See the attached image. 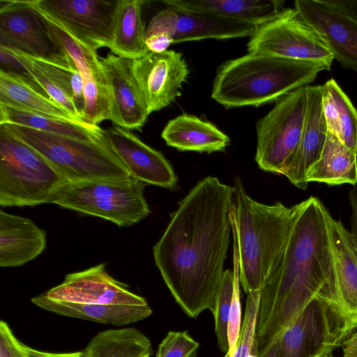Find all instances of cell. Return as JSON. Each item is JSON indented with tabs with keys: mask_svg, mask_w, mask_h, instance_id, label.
<instances>
[{
	"mask_svg": "<svg viewBox=\"0 0 357 357\" xmlns=\"http://www.w3.org/2000/svg\"><path fill=\"white\" fill-rule=\"evenodd\" d=\"M234 186L208 176L178 208L153 249L154 261L176 303L191 318L212 313L230 241Z\"/></svg>",
	"mask_w": 357,
	"mask_h": 357,
	"instance_id": "6da1fadb",
	"label": "cell"
},
{
	"mask_svg": "<svg viewBox=\"0 0 357 357\" xmlns=\"http://www.w3.org/2000/svg\"><path fill=\"white\" fill-rule=\"evenodd\" d=\"M294 206V221L280 261L260 290L255 330L257 355L313 298H323L341 306L328 223L331 214L313 196Z\"/></svg>",
	"mask_w": 357,
	"mask_h": 357,
	"instance_id": "7a4b0ae2",
	"label": "cell"
},
{
	"mask_svg": "<svg viewBox=\"0 0 357 357\" xmlns=\"http://www.w3.org/2000/svg\"><path fill=\"white\" fill-rule=\"evenodd\" d=\"M234 188L231 232L238 250L239 281L248 294L260 291L278 267L293 227L295 206L257 202L239 178Z\"/></svg>",
	"mask_w": 357,
	"mask_h": 357,
	"instance_id": "3957f363",
	"label": "cell"
},
{
	"mask_svg": "<svg viewBox=\"0 0 357 357\" xmlns=\"http://www.w3.org/2000/svg\"><path fill=\"white\" fill-rule=\"evenodd\" d=\"M322 70L317 63L248 53L219 67L211 98L227 109L257 107L307 86Z\"/></svg>",
	"mask_w": 357,
	"mask_h": 357,
	"instance_id": "277c9868",
	"label": "cell"
},
{
	"mask_svg": "<svg viewBox=\"0 0 357 357\" xmlns=\"http://www.w3.org/2000/svg\"><path fill=\"white\" fill-rule=\"evenodd\" d=\"M68 183L38 151L0 124V205L50 204Z\"/></svg>",
	"mask_w": 357,
	"mask_h": 357,
	"instance_id": "5b68a950",
	"label": "cell"
},
{
	"mask_svg": "<svg viewBox=\"0 0 357 357\" xmlns=\"http://www.w3.org/2000/svg\"><path fill=\"white\" fill-rule=\"evenodd\" d=\"M3 125L42 154L70 183L131 176L105 136L100 141L91 142L14 124Z\"/></svg>",
	"mask_w": 357,
	"mask_h": 357,
	"instance_id": "8992f818",
	"label": "cell"
},
{
	"mask_svg": "<svg viewBox=\"0 0 357 357\" xmlns=\"http://www.w3.org/2000/svg\"><path fill=\"white\" fill-rule=\"evenodd\" d=\"M144 185L132 176L68 182L56 192L50 204L129 227L150 213Z\"/></svg>",
	"mask_w": 357,
	"mask_h": 357,
	"instance_id": "52a82bcc",
	"label": "cell"
},
{
	"mask_svg": "<svg viewBox=\"0 0 357 357\" xmlns=\"http://www.w3.org/2000/svg\"><path fill=\"white\" fill-rule=\"evenodd\" d=\"M356 329L340 305L314 298L281 334L278 357L331 355Z\"/></svg>",
	"mask_w": 357,
	"mask_h": 357,
	"instance_id": "ba28073f",
	"label": "cell"
},
{
	"mask_svg": "<svg viewBox=\"0 0 357 357\" xmlns=\"http://www.w3.org/2000/svg\"><path fill=\"white\" fill-rule=\"evenodd\" d=\"M306 112L305 86L276 101L258 121L255 161L261 169L284 174L300 143Z\"/></svg>",
	"mask_w": 357,
	"mask_h": 357,
	"instance_id": "9c48e42d",
	"label": "cell"
},
{
	"mask_svg": "<svg viewBox=\"0 0 357 357\" xmlns=\"http://www.w3.org/2000/svg\"><path fill=\"white\" fill-rule=\"evenodd\" d=\"M248 53L309 61L329 70L334 57L315 30L295 9L286 8L273 20L257 27L248 43Z\"/></svg>",
	"mask_w": 357,
	"mask_h": 357,
	"instance_id": "30bf717a",
	"label": "cell"
},
{
	"mask_svg": "<svg viewBox=\"0 0 357 357\" xmlns=\"http://www.w3.org/2000/svg\"><path fill=\"white\" fill-rule=\"evenodd\" d=\"M0 47L61 66L75 67L31 1H0Z\"/></svg>",
	"mask_w": 357,
	"mask_h": 357,
	"instance_id": "8fae6325",
	"label": "cell"
},
{
	"mask_svg": "<svg viewBox=\"0 0 357 357\" xmlns=\"http://www.w3.org/2000/svg\"><path fill=\"white\" fill-rule=\"evenodd\" d=\"M83 47L96 52L111 46L119 0H32Z\"/></svg>",
	"mask_w": 357,
	"mask_h": 357,
	"instance_id": "7c38bea8",
	"label": "cell"
},
{
	"mask_svg": "<svg viewBox=\"0 0 357 357\" xmlns=\"http://www.w3.org/2000/svg\"><path fill=\"white\" fill-rule=\"evenodd\" d=\"M258 26L216 15L167 6L150 21L146 36L162 33L174 43L252 36Z\"/></svg>",
	"mask_w": 357,
	"mask_h": 357,
	"instance_id": "4fadbf2b",
	"label": "cell"
},
{
	"mask_svg": "<svg viewBox=\"0 0 357 357\" xmlns=\"http://www.w3.org/2000/svg\"><path fill=\"white\" fill-rule=\"evenodd\" d=\"M134 76L146 101L149 113L160 110L181 96L189 70L180 52H149L132 60Z\"/></svg>",
	"mask_w": 357,
	"mask_h": 357,
	"instance_id": "5bb4252c",
	"label": "cell"
},
{
	"mask_svg": "<svg viewBox=\"0 0 357 357\" xmlns=\"http://www.w3.org/2000/svg\"><path fill=\"white\" fill-rule=\"evenodd\" d=\"M46 297L61 301L89 304L145 305L142 296L112 277L105 265L68 274L59 285L43 293Z\"/></svg>",
	"mask_w": 357,
	"mask_h": 357,
	"instance_id": "9a60e30c",
	"label": "cell"
},
{
	"mask_svg": "<svg viewBox=\"0 0 357 357\" xmlns=\"http://www.w3.org/2000/svg\"><path fill=\"white\" fill-rule=\"evenodd\" d=\"M294 9L315 30L334 59L357 73V20L322 0H296Z\"/></svg>",
	"mask_w": 357,
	"mask_h": 357,
	"instance_id": "2e32d148",
	"label": "cell"
},
{
	"mask_svg": "<svg viewBox=\"0 0 357 357\" xmlns=\"http://www.w3.org/2000/svg\"><path fill=\"white\" fill-rule=\"evenodd\" d=\"M99 59L108 88L109 120L127 130H140L149 113L133 74L132 60L112 53Z\"/></svg>",
	"mask_w": 357,
	"mask_h": 357,
	"instance_id": "e0dca14e",
	"label": "cell"
},
{
	"mask_svg": "<svg viewBox=\"0 0 357 357\" xmlns=\"http://www.w3.org/2000/svg\"><path fill=\"white\" fill-rule=\"evenodd\" d=\"M112 150L135 178L167 189L176 187L178 178L169 162L128 130L114 125L105 131Z\"/></svg>",
	"mask_w": 357,
	"mask_h": 357,
	"instance_id": "ac0fdd59",
	"label": "cell"
},
{
	"mask_svg": "<svg viewBox=\"0 0 357 357\" xmlns=\"http://www.w3.org/2000/svg\"><path fill=\"white\" fill-rule=\"evenodd\" d=\"M307 112L298 146L284 176L305 190L307 172L319 159L328 132L322 108V85L306 86Z\"/></svg>",
	"mask_w": 357,
	"mask_h": 357,
	"instance_id": "d6986e66",
	"label": "cell"
},
{
	"mask_svg": "<svg viewBox=\"0 0 357 357\" xmlns=\"http://www.w3.org/2000/svg\"><path fill=\"white\" fill-rule=\"evenodd\" d=\"M46 233L31 220L0 211V266L15 267L40 255Z\"/></svg>",
	"mask_w": 357,
	"mask_h": 357,
	"instance_id": "ffe728a7",
	"label": "cell"
},
{
	"mask_svg": "<svg viewBox=\"0 0 357 357\" xmlns=\"http://www.w3.org/2000/svg\"><path fill=\"white\" fill-rule=\"evenodd\" d=\"M328 223L340 303L357 326V250L351 233L340 220L330 215Z\"/></svg>",
	"mask_w": 357,
	"mask_h": 357,
	"instance_id": "44dd1931",
	"label": "cell"
},
{
	"mask_svg": "<svg viewBox=\"0 0 357 357\" xmlns=\"http://www.w3.org/2000/svg\"><path fill=\"white\" fill-rule=\"evenodd\" d=\"M167 6L216 15L253 26H261L280 15L286 8L278 0H170Z\"/></svg>",
	"mask_w": 357,
	"mask_h": 357,
	"instance_id": "7402d4cb",
	"label": "cell"
},
{
	"mask_svg": "<svg viewBox=\"0 0 357 357\" xmlns=\"http://www.w3.org/2000/svg\"><path fill=\"white\" fill-rule=\"evenodd\" d=\"M41 309L65 317L89 320L103 324L123 326L149 317L152 310L145 305L89 304L56 301L43 294L31 298Z\"/></svg>",
	"mask_w": 357,
	"mask_h": 357,
	"instance_id": "603a6c76",
	"label": "cell"
},
{
	"mask_svg": "<svg viewBox=\"0 0 357 357\" xmlns=\"http://www.w3.org/2000/svg\"><path fill=\"white\" fill-rule=\"evenodd\" d=\"M161 137L168 146L181 151H222L230 142L229 137L213 123L186 114L170 120Z\"/></svg>",
	"mask_w": 357,
	"mask_h": 357,
	"instance_id": "cb8c5ba5",
	"label": "cell"
},
{
	"mask_svg": "<svg viewBox=\"0 0 357 357\" xmlns=\"http://www.w3.org/2000/svg\"><path fill=\"white\" fill-rule=\"evenodd\" d=\"M144 3L141 0H119L109 47L114 54L135 60L150 52L146 45V29L142 17Z\"/></svg>",
	"mask_w": 357,
	"mask_h": 357,
	"instance_id": "d4e9b609",
	"label": "cell"
},
{
	"mask_svg": "<svg viewBox=\"0 0 357 357\" xmlns=\"http://www.w3.org/2000/svg\"><path fill=\"white\" fill-rule=\"evenodd\" d=\"M0 124H14L91 142L102 140L105 131L98 126L59 119L2 104H0Z\"/></svg>",
	"mask_w": 357,
	"mask_h": 357,
	"instance_id": "484cf974",
	"label": "cell"
},
{
	"mask_svg": "<svg viewBox=\"0 0 357 357\" xmlns=\"http://www.w3.org/2000/svg\"><path fill=\"white\" fill-rule=\"evenodd\" d=\"M306 181L330 185L357 183V154L328 132L319 159L307 172Z\"/></svg>",
	"mask_w": 357,
	"mask_h": 357,
	"instance_id": "4316f807",
	"label": "cell"
},
{
	"mask_svg": "<svg viewBox=\"0 0 357 357\" xmlns=\"http://www.w3.org/2000/svg\"><path fill=\"white\" fill-rule=\"evenodd\" d=\"M322 86V108L328 132L357 154V110L334 79Z\"/></svg>",
	"mask_w": 357,
	"mask_h": 357,
	"instance_id": "83f0119b",
	"label": "cell"
},
{
	"mask_svg": "<svg viewBox=\"0 0 357 357\" xmlns=\"http://www.w3.org/2000/svg\"><path fill=\"white\" fill-rule=\"evenodd\" d=\"M0 104L59 119L82 123L52 98L43 95L20 79L1 70Z\"/></svg>",
	"mask_w": 357,
	"mask_h": 357,
	"instance_id": "f1b7e54d",
	"label": "cell"
},
{
	"mask_svg": "<svg viewBox=\"0 0 357 357\" xmlns=\"http://www.w3.org/2000/svg\"><path fill=\"white\" fill-rule=\"evenodd\" d=\"M84 357H146L151 356V340L135 328L97 333L83 350Z\"/></svg>",
	"mask_w": 357,
	"mask_h": 357,
	"instance_id": "f546056e",
	"label": "cell"
},
{
	"mask_svg": "<svg viewBox=\"0 0 357 357\" xmlns=\"http://www.w3.org/2000/svg\"><path fill=\"white\" fill-rule=\"evenodd\" d=\"M31 61L73 102L80 119L84 109L83 80L77 67L67 68L29 55Z\"/></svg>",
	"mask_w": 357,
	"mask_h": 357,
	"instance_id": "4dcf8cb0",
	"label": "cell"
},
{
	"mask_svg": "<svg viewBox=\"0 0 357 357\" xmlns=\"http://www.w3.org/2000/svg\"><path fill=\"white\" fill-rule=\"evenodd\" d=\"M234 292L233 271H224L218 291L215 309L213 312L215 321V332L221 351H229L228 322Z\"/></svg>",
	"mask_w": 357,
	"mask_h": 357,
	"instance_id": "1f68e13d",
	"label": "cell"
},
{
	"mask_svg": "<svg viewBox=\"0 0 357 357\" xmlns=\"http://www.w3.org/2000/svg\"><path fill=\"white\" fill-rule=\"evenodd\" d=\"M260 298V291L248 294L243 321L234 352L230 357L257 356L255 330Z\"/></svg>",
	"mask_w": 357,
	"mask_h": 357,
	"instance_id": "d6a6232c",
	"label": "cell"
},
{
	"mask_svg": "<svg viewBox=\"0 0 357 357\" xmlns=\"http://www.w3.org/2000/svg\"><path fill=\"white\" fill-rule=\"evenodd\" d=\"M6 49L20 61L51 98L66 109L77 120L83 123L78 116L71 99L31 61L28 54L16 50Z\"/></svg>",
	"mask_w": 357,
	"mask_h": 357,
	"instance_id": "836d02e7",
	"label": "cell"
},
{
	"mask_svg": "<svg viewBox=\"0 0 357 357\" xmlns=\"http://www.w3.org/2000/svg\"><path fill=\"white\" fill-rule=\"evenodd\" d=\"M199 347L187 331H169L159 344L156 357H195Z\"/></svg>",
	"mask_w": 357,
	"mask_h": 357,
	"instance_id": "e575fe53",
	"label": "cell"
},
{
	"mask_svg": "<svg viewBox=\"0 0 357 357\" xmlns=\"http://www.w3.org/2000/svg\"><path fill=\"white\" fill-rule=\"evenodd\" d=\"M0 70L20 79L43 95L50 97L20 61L3 47H0Z\"/></svg>",
	"mask_w": 357,
	"mask_h": 357,
	"instance_id": "d590c367",
	"label": "cell"
},
{
	"mask_svg": "<svg viewBox=\"0 0 357 357\" xmlns=\"http://www.w3.org/2000/svg\"><path fill=\"white\" fill-rule=\"evenodd\" d=\"M0 357H28L23 343L14 335L8 324L0 321Z\"/></svg>",
	"mask_w": 357,
	"mask_h": 357,
	"instance_id": "8d00e7d4",
	"label": "cell"
},
{
	"mask_svg": "<svg viewBox=\"0 0 357 357\" xmlns=\"http://www.w3.org/2000/svg\"><path fill=\"white\" fill-rule=\"evenodd\" d=\"M172 44V39L165 34L155 33L146 36V45L150 52H164Z\"/></svg>",
	"mask_w": 357,
	"mask_h": 357,
	"instance_id": "74e56055",
	"label": "cell"
},
{
	"mask_svg": "<svg viewBox=\"0 0 357 357\" xmlns=\"http://www.w3.org/2000/svg\"><path fill=\"white\" fill-rule=\"evenodd\" d=\"M322 1L357 20V0H322Z\"/></svg>",
	"mask_w": 357,
	"mask_h": 357,
	"instance_id": "f35d334b",
	"label": "cell"
},
{
	"mask_svg": "<svg viewBox=\"0 0 357 357\" xmlns=\"http://www.w3.org/2000/svg\"><path fill=\"white\" fill-rule=\"evenodd\" d=\"M349 192V204L351 208L350 218L351 235L357 250V183Z\"/></svg>",
	"mask_w": 357,
	"mask_h": 357,
	"instance_id": "ab89813d",
	"label": "cell"
},
{
	"mask_svg": "<svg viewBox=\"0 0 357 357\" xmlns=\"http://www.w3.org/2000/svg\"><path fill=\"white\" fill-rule=\"evenodd\" d=\"M28 357H84L83 351L70 353H51L33 349L23 344Z\"/></svg>",
	"mask_w": 357,
	"mask_h": 357,
	"instance_id": "60d3db41",
	"label": "cell"
},
{
	"mask_svg": "<svg viewBox=\"0 0 357 357\" xmlns=\"http://www.w3.org/2000/svg\"><path fill=\"white\" fill-rule=\"evenodd\" d=\"M342 357H357V329L342 344Z\"/></svg>",
	"mask_w": 357,
	"mask_h": 357,
	"instance_id": "b9f144b4",
	"label": "cell"
},
{
	"mask_svg": "<svg viewBox=\"0 0 357 357\" xmlns=\"http://www.w3.org/2000/svg\"><path fill=\"white\" fill-rule=\"evenodd\" d=\"M281 335L273 341L257 357H278Z\"/></svg>",
	"mask_w": 357,
	"mask_h": 357,
	"instance_id": "7bdbcfd3",
	"label": "cell"
},
{
	"mask_svg": "<svg viewBox=\"0 0 357 357\" xmlns=\"http://www.w3.org/2000/svg\"><path fill=\"white\" fill-rule=\"evenodd\" d=\"M224 357H230L229 353H226L225 356Z\"/></svg>",
	"mask_w": 357,
	"mask_h": 357,
	"instance_id": "ee69618b",
	"label": "cell"
},
{
	"mask_svg": "<svg viewBox=\"0 0 357 357\" xmlns=\"http://www.w3.org/2000/svg\"><path fill=\"white\" fill-rule=\"evenodd\" d=\"M322 357H333V355L324 356Z\"/></svg>",
	"mask_w": 357,
	"mask_h": 357,
	"instance_id": "f6af8a7d",
	"label": "cell"
},
{
	"mask_svg": "<svg viewBox=\"0 0 357 357\" xmlns=\"http://www.w3.org/2000/svg\"><path fill=\"white\" fill-rule=\"evenodd\" d=\"M332 355V354H331ZM324 356H328V355H322V356H315V357H322Z\"/></svg>",
	"mask_w": 357,
	"mask_h": 357,
	"instance_id": "bcb514c9",
	"label": "cell"
},
{
	"mask_svg": "<svg viewBox=\"0 0 357 357\" xmlns=\"http://www.w3.org/2000/svg\"><path fill=\"white\" fill-rule=\"evenodd\" d=\"M146 357H151V356H146Z\"/></svg>",
	"mask_w": 357,
	"mask_h": 357,
	"instance_id": "7dc6e473",
	"label": "cell"
}]
</instances>
